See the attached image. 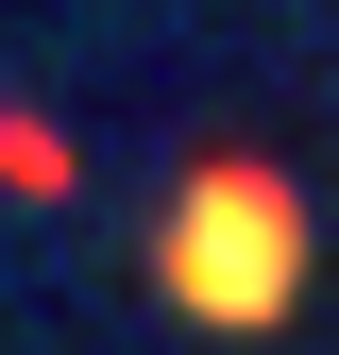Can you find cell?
<instances>
[{"label": "cell", "instance_id": "obj_1", "mask_svg": "<svg viewBox=\"0 0 339 355\" xmlns=\"http://www.w3.org/2000/svg\"><path fill=\"white\" fill-rule=\"evenodd\" d=\"M306 271H322L306 187L254 169V153H204L187 187H170V220H153V288H170V322H204V338H272L288 304H306Z\"/></svg>", "mask_w": 339, "mask_h": 355}, {"label": "cell", "instance_id": "obj_2", "mask_svg": "<svg viewBox=\"0 0 339 355\" xmlns=\"http://www.w3.org/2000/svg\"><path fill=\"white\" fill-rule=\"evenodd\" d=\"M0 187H17V203H68V187H85V153H68V119H34V102H0Z\"/></svg>", "mask_w": 339, "mask_h": 355}]
</instances>
